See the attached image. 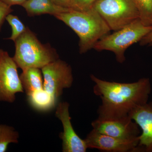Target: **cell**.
Masks as SVG:
<instances>
[{
    "instance_id": "obj_17",
    "label": "cell",
    "mask_w": 152,
    "mask_h": 152,
    "mask_svg": "<svg viewBox=\"0 0 152 152\" xmlns=\"http://www.w3.org/2000/svg\"><path fill=\"white\" fill-rule=\"evenodd\" d=\"M6 20L12 28V34L8 39L15 42L28 29V28L26 27L17 16L9 14L6 17Z\"/></svg>"
},
{
    "instance_id": "obj_12",
    "label": "cell",
    "mask_w": 152,
    "mask_h": 152,
    "mask_svg": "<svg viewBox=\"0 0 152 152\" xmlns=\"http://www.w3.org/2000/svg\"><path fill=\"white\" fill-rule=\"evenodd\" d=\"M21 6L30 17L45 14L53 15L54 16L72 10L59 5L52 0H27L22 4Z\"/></svg>"
},
{
    "instance_id": "obj_9",
    "label": "cell",
    "mask_w": 152,
    "mask_h": 152,
    "mask_svg": "<svg viewBox=\"0 0 152 152\" xmlns=\"http://www.w3.org/2000/svg\"><path fill=\"white\" fill-rule=\"evenodd\" d=\"M69 108V104L67 102H61L57 104L56 111V117L62 124L63 132L59 134L60 138L62 140V151L86 152L88 148L86 143L74 129Z\"/></svg>"
},
{
    "instance_id": "obj_22",
    "label": "cell",
    "mask_w": 152,
    "mask_h": 152,
    "mask_svg": "<svg viewBox=\"0 0 152 152\" xmlns=\"http://www.w3.org/2000/svg\"><path fill=\"white\" fill-rule=\"evenodd\" d=\"M59 5L69 8L70 4L72 0H52Z\"/></svg>"
},
{
    "instance_id": "obj_3",
    "label": "cell",
    "mask_w": 152,
    "mask_h": 152,
    "mask_svg": "<svg viewBox=\"0 0 152 152\" xmlns=\"http://www.w3.org/2000/svg\"><path fill=\"white\" fill-rule=\"evenodd\" d=\"M15 43L13 58L22 70L30 68L42 69L59 59L56 50L50 45L42 44L28 28Z\"/></svg>"
},
{
    "instance_id": "obj_16",
    "label": "cell",
    "mask_w": 152,
    "mask_h": 152,
    "mask_svg": "<svg viewBox=\"0 0 152 152\" xmlns=\"http://www.w3.org/2000/svg\"><path fill=\"white\" fill-rule=\"evenodd\" d=\"M140 18L145 26H152V0H134Z\"/></svg>"
},
{
    "instance_id": "obj_21",
    "label": "cell",
    "mask_w": 152,
    "mask_h": 152,
    "mask_svg": "<svg viewBox=\"0 0 152 152\" xmlns=\"http://www.w3.org/2000/svg\"><path fill=\"white\" fill-rule=\"evenodd\" d=\"M7 4L8 5L11 6L14 5H20L21 6L22 4H23L27 0H0Z\"/></svg>"
},
{
    "instance_id": "obj_20",
    "label": "cell",
    "mask_w": 152,
    "mask_h": 152,
    "mask_svg": "<svg viewBox=\"0 0 152 152\" xmlns=\"http://www.w3.org/2000/svg\"><path fill=\"white\" fill-rule=\"evenodd\" d=\"M140 42V45L142 46L152 44V29Z\"/></svg>"
},
{
    "instance_id": "obj_10",
    "label": "cell",
    "mask_w": 152,
    "mask_h": 152,
    "mask_svg": "<svg viewBox=\"0 0 152 152\" xmlns=\"http://www.w3.org/2000/svg\"><path fill=\"white\" fill-rule=\"evenodd\" d=\"M88 148L110 152H136L139 137L123 140L92 130L85 139Z\"/></svg>"
},
{
    "instance_id": "obj_7",
    "label": "cell",
    "mask_w": 152,
    "mask_h": 152,
    "mask_svg": "<svg viewBox=\"0 0 152 152\" xmlns=\"http://www.w3.org/2000/svg\"><path fill=\"white\" fill-rule=\"evenodd\" d=\"M18 68L8 52L0 49V102L12 103L16 94L24 91Z\"/></svg>"
},
{
    "instance_id": "obj_13",
    "label": "cell",
    "mask_w": 152,
    "mask_h": 152,
    "mask_svg": "<svg viewBox=\"0 0 152 152\" xmlns=\"http://www.w3.org/2000/svg\"><path fill=\"white\" fill-rule=\"evenodd\" d=\"M20 78L26 95L44 89V80L41 69L30 68L23 70Z\"/></svg>"
},
{
    "instance_id": "obj_8",
    "label": "cell",
    "mask_w": 152,
    "mask_h": 152,
    "mask_svg": "<svg viewBox=\"0 0 152 152\" xmlns=\"http://www.w3.org/2000/svg\"><path fill=\"white\" fill-rule=\"evenodd\" d=\"M93 130L123 140L137 138L140 134L138 125L128 116L117 119L97 118L91 123Z\"/></svg>"
},
{
    "instance_id": "obj_14",
    "label": "cell",
    "mask_w": 152,
    "mask_h": 152,
    "mask_svg": "<svg viewBox=\"0 0 152 152\" xmlns=\"http://www.w3.org/2000/svg\"><path fill=\"white\" fill-rule=\"evenodd\" d=\"M27 96L30 105L38 111H49L54 108L56 105L57 100L44 88L34 92Z\"/></svg>"
},
{
    "instance_id": "obj_5",
    "label": "cell",
    "mask_w": 152,
    "mask_h": 152,
    "mask_svg": "<svg viewBox=\"0 0 152 152\" xmlns=\"http://www.w3.org/2000/svg\"><path fill=\"white\" fill-rule=\"evenodd\" d=\"M93 7L114 31L140 18L134 0H98Z\"/></svg>"
},
{
    "instance_id": "obj_19",
    "label": "cell",
    "mask_w": 152,
    "mask_h": 152,
    "mask_svg": "<svg viewBox=\"0 0 152 152\" xmlns=\"http://www.w3.org/2000/svg\"><path fill=\"white\" fill-rule=\"evenodd\" d=\"M11 7L0 1V31L6 17L13 12Z\"/></svg>"
},
{
    "instance_id": "obj_4",
    "label": "cell",
    "mask_w": 152,
    "mask_h": 152,
    "mask_svg": "<svg viewBox=\"0 0 152 152\" xmlns=\"http://www.w3.org/2000/svg\"><path fill=\"white\" fill-rule=\"evenodd\" d=\"M152 29V26H145L139 18L115 32L108 34L99 40L94 47L98 51L107 50L113 52L118 62L122 64L126 60L127 49L140 42Z\"/></svg>"
},
{
    "instance_id": "obj_6",
    "label": "cell",
    "mask_w": 152,
    "mask_h": 152,
    "mask_svg": "<svg viewBox=\"0 0 152 152\" xmlns=\"http://www.w3.org/2000/svg\"><path fill=\"white\" fill-rule=\"evenodd\" d=\"M44 80V88L56 100L63 90L72 87L74 79L71 66L58 59L41 69Z\"/></svg>"
},
{
    "instance_id": "obj_1",
    "label": "cell",
    "mask_w": 152,
    "mask_h": 152,
    "mask_svg": "<svg viewBox=\"0 0 152 152\" xmlns=\"http://www.w3.org/2000/svg\"><path fill=\"white\" fill-rule=\"evenodd\" d=\"M95 85L93 91L102 104L98 108V118L117 119L127 117L138 106L147 103L151 92L149 79L143 78L134 83L109 82L91 75Z\"/></svg>"
},
{
    "instance_id": "obj_2",
    "label": "cell",
    "mask_w": 152,
    "mask_h": 152,
    "mask_svg": "<svg viewBox=\"0 0 152 152\" xmlns=\"http://www.w3.org/2000/svg\"><path fill=\"white\" fill-rule=\"evenodd\" d=\"M72 29L78 36L79 50L85 53L111 31L94 7L86 11L72 10L54 16Z\"/></svg>"
},
{
    "instance_id": "obj_11",
    "label": "cell",
    "mask_w": 152,
    "mask_h": 152,
    "mask_svg": "<svg viewBox=\"0 0 152 152\" xmlns=\"http://www.w3.org/2000/svg\"><path fill=\"white\" fill-rule=\"evenodd\" d=\"M129 116L140 128L138 145L136 152H152V102L133 109Z\"/></svg>"
},
{
    "instance_id": "obj_15",
    "label": "cell",
    "mask_w": 152,
    "mask_h": 152,
    "mask_svg": "<svg viewBox=\"0 0 152 152\" xmlns=\"http://www.w3.org/2000/svg\"><path fill=\"white\" fill-rule=\"evenodd\" d=\"M19 134L13 127L0 124V152H5L9 145L18 142Z\"/></svg>"
},
{
    "instance_id": "obj_18",
    "label": "cell",
    "mask_w": 152,
    "mask_h": 152,
    "mask_svg": "<svg viewBox=\"0 0 152 152\" xmlns=\"http://www.w3.org/2000/svg\"><path fill=\"white\" fill-rule=\"evenodd\" d=\"M98 0H72L69 8L77 11H86L93 7Z\"/></svg>"
}]
</instances>
